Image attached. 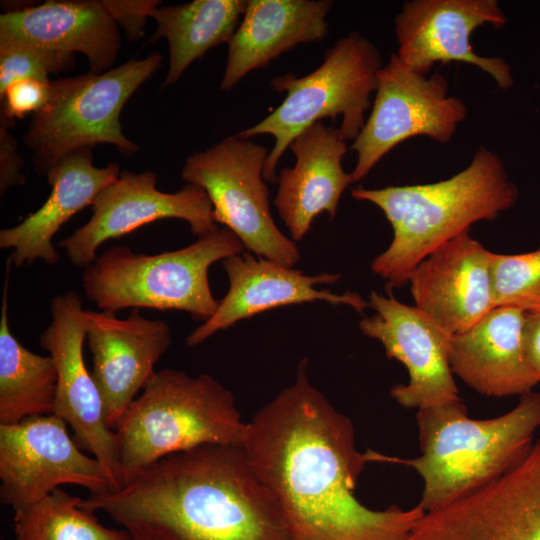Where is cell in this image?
<instances>
[{
	"mask_svg": "<svg viewBox=\"0 0 540 540\" xmlns=\"http://www.w3.org/2000/svg\"><path fill=\"white\" fill-rule=\"evenodd\" d=\"M0 501L14 512L49 496L63 484L91 494L111 490L103 466L85 455L55 414L0 425Z\"/></svg>",
	"mask_w": 540,
	"mask_h": 540,
	"instance_id": "11",
	"label": "cell"
},
{
	"mask_svg": "<svg viewBox=\"0 0 540 540\" xmlns=\"http://www.w3.org/2000/svg\"><path fill=\"white\" fill-rule=\"evenodd\" d=\"M521 309L496 306L466 331L454 335L450 366L469 387L490 397L524 395L538 385L524 343Z\"/></svg>",
	"mask_w": 540,
	"mask_h": 540,
	"instance_id": "23",
	"label": "cell"
},
{
	"mask_svg": "<svg viewBox=\"0 0 540 540\" xmlns=\"http://www.w3.org/2000/svg\"><path fill=\"white\" fill-rule=\"evenodd\" d=\"M490 266L496 306L540 313V248L511 255L491 252Z\"/></svg>",
	"mask_w": 540,
	"mask_h": 540,
	"instance_id": "28",
	"label": "cell"
},
{
	"mask_svg": "<svg viewBox=\"0 0 540 540\" xmlns=\"http://www.w3.org/2000/svg\"><path fill=\"white\" fill-rule=\"evenodd\" d=\"M490 257L469 231L444 243L409 278L415 306L451 336L466 331L496 307Z\"/></svg>",
	"mask_w": 540,
	"mask_h": 540,
	"instance_id": "19",
	"label": "cell"
},
{
	"mask_svg": "<svg viewBox=\"0 0 540 540\" xmlns=\"http://www.w3.org/2000/svg\"><path fill=\"white\" fill-rule=\"evenodd\" d=\"M81 506L106 514L130 540H290L241 445L168 455Z\"/></svg>",
	"mask_w": 540,
	"mask_h": 540,
	"instance_id": "2",
	"label": "cell"
},
{
	"mask_svg": "<svg viewBox=\"0 0 540 540\" xmlns=\"http://www.w3.org/2000/svg\"><path fill=\"white\" fill-rule=\"evenodd\" d=\"M246 428L233 394L212 376L155 372L114 427L123 482L177 452L205 444L242 445Z\"/></svg>",
	"mask_w": 540,
	"mask_h": 540,
	"instance_id": "5",
	"label": "cell"
},
{
	"mask_svg": "<svg viewBox=\"0 0 540 540\" xmlns=\"http://www.w3.org/2000/svg\"><path fill=\"white\" fill-rule=\"evenodd\" d=\"M382 66L377 47L351 32L325 51L322 64L310 74L275 76L270 85L286 94L283 102L262 121L235 134L243 139L261 134L274 137L263 169L265 181H277L276 167L283 153L301 132L323 118L334 121L341 116L342 138L354 141L365 124Z\"/></svg>",
	"mask_w": 540,
	"mask_h": 540,
	"instance_id": "7",
	"label": "cell"
},
{
	"mask_svg": "<svg viewBox=\"0 0 540 540\" xmlns=\"http://www.w3.org/2000/svg\"><path fill=\"white\" fill-rule=\"evenodd\" d=\"M74 65L72 53L33 46L0 50V95L17 80L35 79L49 83L50 74L66 72Z\"/></svg>",
	"mask_w": 540,
	"mask_h": 540,
	"instance_id": "29",
	"label": "cell"
},
{
	"mask_svg": "<svg viewBox=\"0 0 540 540\" xmlns=\"http://www.w3.org/2000/svg\"><path fill=\"white\" fill-rule=\"evenodd\" d=\"M51 322L40 336L57 372L53 414L74 431L75 442L103 466L111 490L123 482L117 436L104 418L103 403L83 356L86 325L79 294L67 291L50 303Z\"/></svg>",
	"mask_w": 540,
	"mask_h": 540,
	"instance_id": "12",
	"label": "cell"
},
{
	"mask_svg": "<svg viewBox=\"0 0 540 540\" xmlns=\"http://www.w3.org/2000/svg\"><path fill=\"white\" fill-rule=\"evenodd\" d=\"M117 163L103 168L93 164L91 148L73 151L46 173L51 193L45 203L16 226L0 231V248L13 249L9 260L16 267L37 259L48 265L60 255L52 239L72 216L91 206L96 196L120 175Z\"/></svg>",
	"mask_w": 540,
	"mask_h": 540,
	"instance_id": "22",
	"label": "cell"
},
{
	"mask_svg": "<svg viewBox=\"0 0 540 540\" xmlns=\"http://www.w3.org/2000/svg\"><path fill=\"white\" fill-rule=\"evenodd\" d=\"M421 454L414 459L386 456V462L409 466L423 480L419 506L441 508L497 479L527 454L540 426V392L521 396L498 417H468L459 399L417 410Z\"/></svg>",
	"mask_w": 540,
	"mask_h": 540,
	"instance_id": "4",
	"label": "cell"
},
{
	"mask_svg": "<svg viewBox=\"0 0 540 540\" xmlns=\"http://www.w3.org/2000/svg\"><path fill=\"white\" fill-rule=\"evenodd\" d=\"M330 0H247L245 13L228 42L221 91L233 89L248 73L263 69L293 47L323 40Z\"/></svg>",
	"mask_w": 540,
	"mask_h": 540,
	"instance_id": "24",
	"label": "cell"
},
{
	"mask_svg": "<svg viewBox=\"0 0 540 540\" xmlns=\"http://www.w3.org/2000/svg\"><path fill=\"white\" fill-rule=\"evenodd\" d=\"M523 334L527 358L540 385V313H526Z\"/></svg>",
	"mask_w": 540,
	"mask_h": 540,
	"instance_id": "33",
	"label": "cell"
},
{
	"mask_svg": "<svg viewBox=\"0 0 540 540\" xmlns=\"http://www.w3.org/2000/svg\"><path fill=\"white\" fill-rule=\"evenodd\" d=\"M19 46L81 53L101 74L117 57L120 34L101 1H47L0 15V50Z\"/></svg>",
	"mask_w": 540,
	"mask_h": 540,
	"instance_id": "20",
	"label": "cell"
},
{
	"mask_svg": "<svg viewBox=\"0 0 540 540\" xmlns=\"http://www.w3.org/2000/svg\"><path fill=\"white\" fill-rule=\"evenodd\" d=\"M302 361L294 383L247 422L242 443L273 495L290 540H411L419 505L373 510L355 496L376 452L356 449L351 421L310 382Z\"/></svg>",
	"mask_w": 540,
	"mask_h": 540,
	"instance_id": "1",
	"label": "cell"
},
{
	"mask_svg": "<svg viewBox=\"0 0 540 540\" xmlns=\"http://www.w3.org/2000/svg\"><path fill=\"white\" fill-rule=\"evenodd\" d=\"M152 171H123L94 199L89 221L59 242L70 262L87 267L97 258V249L141 226L166 218L186 221L198 237L218 228L206 191L187 184L175 193L157 189Z\"/></svg>",
	"mask_w": 540,
	"mask_h": 540,
	"instance_id": "14",
	"label": "cell"
},
{
	"mask_svg": "<svg viewBox=\"0 0 540 540\" xmlns=\"http://www.w3.org/2000/svg\"><path fill=\"white\" fill-rule=\"evenodd\" d=\"M244 249L241 240L224 226L181 249L154 255L113 246L84 268L82 287L101 311L179 310L205 322L218 306L208 280L210 266Z\"/></svg>",
	"mask_w": 540,
	"mask_h": 540,
	"instance_id": "6",
	"label": "cell"
},
{
	"mask_svg": "<svg viewBox=\"0 0 540 540\" xmlns=\"http://www.w3.org/2000/svg\"><path fill=\"white\" fill-rule=\"evenodd\" d=\"M50 82L21 79L10 84L0 95L1 117L14 123L15 118L39 112L49 99Z\"/></svg>",
	"mask_w": 540,
	"mask_h": 540,
	"instance_id": "30",
	"label": "cell"
},
{
	"mask_svg": "<svg viewBox=\"0 0 540 540\" xmlns=\"http://www.w3.org/2000/svg\"><path fill=\"white\" fill-rule=\"evenodd\" d=\"M269 152L236 135L187 157L182 180L203 188L216 223L229 228L247 251L293 268L301 258L295 241L277 227L263 169Z\"/></svg>",
	"mask_w": 540,
	"mask_h": 540,
	"instance_id": "9",
	"label": "cell"
},
{
	"mask_svg": "<svg viewBox=\"0 0 540 540\" xmlns=\"http://www.w3.org/2000/svg\"><path fill=\"white\" fill-rule=\"evenodd\" d=\"M13 123L0 117V193L10 188L22 186L26 182L23 173L24 162L17 153V141L8 128Z\"/></svg>",
	"mask_w": 540,
	"mask_h": 540,
	"instance_id": "32",
	"label": "cell"
},
{
	"mask_svg": "<svg viewBox=\"0 0 540 540\" xmlns=\"http://www.w3.org/2000/svg\"><path fill=\"white\" fill-rule=\"evenodd\" d=\"M84 318L91 374L102 398L106 424L114 430L156 372V362L172 343L171 331L165 321L147 319L137 308L126 318L101 310H85Z\"/></svg>",
	"mask_w": 540,
	"mask_h": 540,
	"instance_id": "17",
	"label": "cell"
},
{
	"mask_svg": "<svg viewBox=\"0 0 540 540\" xmlns=\"http://www.w3.org/2000/svg\"><path fill=\"white\" fill-rule=\"evenodd\" d=\"M397 56L411 70L428 75L436 63L462 62L478 67L507 90L514 80L500 57L477 54L471 35L489 24L502 28L507 17L496 0H410L394 19Z\"/></svg>",
	"mask_w": 540,
	"mask_h": 540,
	"instance_id": "16",
	"label": "cell"
},
{
	"mask_svg": "<svg viewBox=\"0 0 540 540\" xmlns=\"http://www.w3.org/2000/svg\"><path fill=\"white\" fill-rule=\"evenodd\" d=\"M247 6V0H195L158 6L150 14L156 22L153 39L169 45V67L163 86L175 84L183 72L210 49L229 42Z\"/></svg>",
	"mask_w": 540,
	"mask_h": 540,
	"instance_id": "25",
	"label": "cell"
},
{
	"mask_svg": "<svg viewBox=\"0 0 540 540\" xmlns=\"http://www.w3.org/2000/svg\"><path fill=\"white\" fill-rule=\"evenodd\" d=\"M371 113L351 150L357 153L353 183L365 178L395 146L414 136L448 143L467 116V106L449 95L447 79L438 71L422 75L392 53L377 73Z\"/></svg>",
	"mask_w": 540,
	"mask_h": 540,
	"instance_id": "10",
	"label": "cell"
},
{
	"mask_svg": "<svg viewBox=\"0 0 540 540\" xmlns=\"http://www.w3.org/2000/svg\"><path fill=\"white\" fill-rule=\"evenodd\" d=\"M351 195L379 207L392 226L390 245L371 263L372 272L392 290L406 285L416 266L441 245L469 231L472 224L493 220L513 207L519 191L501 158L480 146L469 165L448 179L358 187Z\"/></svg>",
	"mask_w": 540,
	"mask_h": 540,
	"instance_id": "3",
	"label": "cell"
},
{
	"mask_svg": "<svg viewBox=\"0 0 540 540\" xmlns=\"http://www.w3.org/2000/svg\"><path fill=\"white\" fill-rule=\"evenodd\" d=\"M411 540H540V438L502 476L425 512Z\"/></svg>",
	"mask_w": 540,
	"mask_h": 540,
	"instance_id": "13",
	"label": "cell"
},
{
	"mask_svg": "<svg viewBox=\"0 0 540 540\" xmlns=\"http://www.w3.org/2000/svg\"><path fill=\"white\" fill-rule=\"evenodd\" d=\"M81 502L57 488L38 503L14 512V540H130L124 529L101 524Z\"/></svg>",
	"mask_w": 540,
	"mask_h": 540,
	"instance_id": "27",
	"label": "cell"
},
{
	"mask_svg": "<svg viewBox=\"0 0 540 540\" xmlns=\"http://www.w3.org/2000/svg\"><path fill=\"white\" fill-rule=\"evenodd\" d=\"M114 21L120 24L130 40L142 37L146 19L158 6L155 0H103L101 1Z\"/></svg>",
	"mask_w": 540,
	"mask_h": 540,
	"instance_id": "31",
	"label": "cell"
},
{
	"mask_svg": "<svg viewBox=\"0 0 540 540\" xmlns=\"http://www.w3.org/2000/svg\"><path fill=\"white\" fill-rule=\"evenodd\" d=\"M155 52L104 73L87 72L50 82L46 105L34 114L24 136L37 173L46 175L69 153L106 143L130 155L138 146L124 136L120 113L132 94L159 68Z\"/></svg>",
	"mask_w": 540,
	"mask_h": 540,
	"instance_id": "8",
	"label": "cell"
},
{
	"mask_svg": "<svg viewBox=\"0 0 540 540\" xmlns=\"http://www.w3.org/2000/svg\"><path fill=\"white\" fill-rule=\"evenodd\" d=\"M375 313L359 322L361 332L378 340L389 359L400 361L409 373L407 384L392 387V398L407 409H423L459 400L450 366L452 337L416 306L372 291Z\"/></svg>",
	"mask_w": 540,
	"mask_h": 540,
	"instance_id": "15",
	"label": "cell"
},
{
	"mask_svg": "<svg viewBox=\"0 0 540 540\" xmlns=\"http://www.w3.org/2000/svg\"><path fill=\"white\" fill-rule=\"evenodd\" d=\"M289 148L296 162L291 168L281 169L274 205L291 239L300 241L322 212H327L331 220L335 217L341 195L353 178L342 168L348 147L338 128L316 122Z\"/></svg>",
	"mask_w": 540,
	"mask_h": 540,
	"instance_id": "21",
	"label": "cell"
},
{
	"mask_svg": "<svg viewBox=\"0 0 540 540\" xmlns=\"http://www.w3.org/2000/svg\"><path fill=\"white\" fill-rule=\"evenodd\" d=\"M222 266L229 281L228 291L218 300L214 314L187 336L189 347L203 343L240 320L281 306L325 301L351 306L357 312L370 307L356 292L336 294L316 289L318 285L337 283L341 279L339 273L309 276L263 257L256 259L249 251L222 260Z\"/></svg>",
	"mask_w": 540,
	"mask_h": 540,
	"instance_id": "18",
	"label": "cell"
},
{
	"mask_svg": "<svg viewBox=\"0 0 540 540\" xmlns=\"http://www.w3.org/2000/svg\"><path fill=\"white\" fill-rule=\"evenodd\" d=\"M12 262L6 263L0 315V425L53 414L57 372L52 358L25 348L8 323V281Z\"/></svg>",
	"mask_w": 540,
	"mask_h": 540,
	"instance_id": "26",
	"label": "cell"
}]
</instances>
